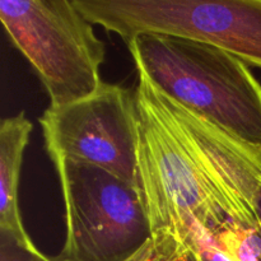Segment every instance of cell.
<instances>
[{"instance_id":"4","label":"cell","mask_w":261,"mask_h":261,"mask_svg":"<svg viewBox=\"0 0 261 261\" xmlns=\"http://www.w3.org/2000/svg\"><path fill=\"white\" fill-rule=\"evenodd\" d=\"M66 236L54 261H126L153 237L139 186L96 166L53 158Z\"/></svg>"},{"instance_id":"10","label":"cell","mask_w":261,"mask_h":261,"mask_svg":"<svg viewBox=\"0 0 261 261\" xmlns=\"http://www.w3.org/2000/svg\"><path fill=\"white\" fill-rule=\"evenodd\" d=\"M0 261H54L38 249L22 246L13 236L0 231Z\"/></svg>"},{"instance_id":"9","label":"cell","mask_w":261,"mask_h":261,"mask_svg":"<svg viewBox=\"0 0 261 261\" xmlns=\"http://www.w3.org/2000/svg\"><path fill=\"white\" fill-rule=\"evenodd\" d=\"M185 251V246L171 232L161 231L126 261H182Z\"/></svg>"},{"instance_id":"8","label":"cell","mask_w":261,"mask_h":261,"mask_svg":"<svg viewBox=\"0 0 261 261\" xmlns=\"http://www.w3.org/2000/svg\"><path fill=\"white\" fill-rule=\"evenodd\" d=\"M193 261H261L259 231L232 228L211 236L198 229L184 242Z\"/></svg>"},{"instance_id":"6","label":"cell","mask_w":261,"mask_h":261,"mask_svg":"<svg viewBox=\"0 0 261 261\" xmlns=\"http://www.w3.org/2000/svg\"><path fill=\"white\" fill-rule=\"evenodd\" d=\"M50 158L96 166L138 184V107L135 94L102 83L91 96L48 107L40 117Z\"/></svg>"},{"instance_id":"7","label":"cell","mask_w":261,"mask_h":261,"mask_svg":"<svg viewBox=\"0 0 261 261\" xmlns=\"http://www.w3.org/2000/svg\"><path fill=\"white\" fill-rule=\"evenodd\" d=\"M32 124L23 112L7 117L0 126V231L14 237L22 246L37 249L23 226L18 189L24 149Z\"/></svg>"},{"instance_id":"2","label":"cell","mask_w":261,"mask_h":261,"mask_svg":"<svg viewBox=\"0 0 261 261\" xmlns=\"http://www.w3.org/2000/svg\"><path fill=\"white\" fill-rule=\"evenodd\" d=\"M138 73L242 144L261 153V84L241 59L209 43L145 33L127 43Z\"/></svg>"},{"instance_id":"1","label":"cell","mask_w":261,"mask_h":261,"mask_svg":"<svg viewBox=\"0 0 261 261\" xmlns=\"http://www.w3.org/2000/svg\"><path fill=\"white\" fill-rule=\"evenodd\" d=\"M138 75V184L153 233L168 231L184 244L198 229L259 231L261 153Z\"/></svg>"},{"instance_id":"5","label":"cell","mask_w":261,"mask_h":261,"mask_svg":"<svg viewBox=\"0 0 261 261\" xmlns=\"http://www.w3.org/2000/svg\"><path fill=\"white\" fill-rule=\"evenodd\" d=\"M92 23L129 43L145 33L209 43L261 69V0H73Z\"/></svg>"},{"instance_id":"11","label":"cell","mask_w":261,"mask_h":261,"mask_svg":"<svg viewBox=\"0 0 261 261\" xmlns=\"http://www.w3.org/2000/svg\"><path fill=\"white\" fill-rule=\"evenodd\" d=\"M255 213H256L257 224H259V236L261 240V182L257 189L256 196H255Z\"/></svg>"},{"instance_id":"3","label":"cell","mask_w":261,"mask_h":261,"mask_svg":"<svg viewBox=\"0 0 261 261\" xmlns=\"http://www.w3.org/2000/svg\"><path fill=\"white\" fill-rule=\"evenodd\" d=\"M0 19L40 76L51 107L86 98L103 83L105 45L73 0H2Z\"/></svg>"}]
</instances>
